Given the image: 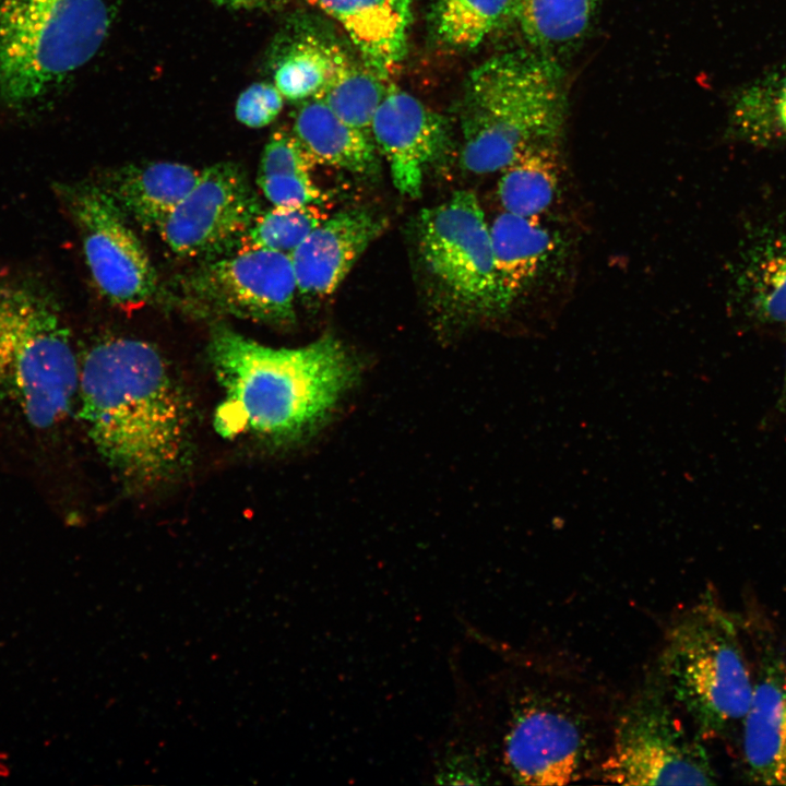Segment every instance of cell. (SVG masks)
<instances>
[{"label": "cell", "instance_id": "cell-1", "mask_svg": "<svg viewBox=\"0 0 786 786\" xmlns=\"http://www.w3.org/2000/svg\"><path fill=\"white\" fill-rule=\"evenodd\" d=\"M79 416L97 453L131 489L177 479L192 456V407L150 343L110 337L80 359Z\"/></svg>", "mask_w": 786, "mask_h": 786}, {"label": "cell", "instance_id": "cell-2", "mask_svg": "<svg viewBox=\"0 0 786 786\" xmlns=\"http://www.w3.org/2000/svg\"><path fill=\"white\" fill-rule=\"evenodd\" d=\"M207 356L223 393L214 416L216 431L274 446L314 434L357 378L355 361L332 335L281 348L217 324L211 330Z\"/></svg>", "mask_w": 786, "mask_h": 786}, {"label": "cell", "instance_id": "cell-3", "mask_svg": "<svg viewBox=\"0 0 786 786\" xmlns=\"http://www.w3.org/2000/svg\"><path fill=\"white\" fill-rule=\"evenodd\" d=\"M567 108L561 63L533 49L491 57L466 80L460 110L463 168L490 174L526 148L559 145Z\"/></svg>", "mask_w": 786, "mask_h": 786}, {"label": "cell", "instance_id": "cell-4", "mask_svg": "<svg viewBox=\"0 0 786 786\" xmlns=\"http://www.w3.org/2000/svg\"><path fill=\"white\" fill-rule=\"evenodd\" d=\"M79 376L53 294L33 279L0 277V401L32 427L49 429L71 410Z\"/></svg>", "mask_w": 786, "mask_h": 786}, {"label": "cell", "instance_id": "cell-5", "mask_svg": "<svg viewBox=\"0 0 786 786\" xmlns=\"http://www.w3.org/2000/svg\"><path fill=\"white\" fill-rule=\"evenodd\" d=\"M738 629L733 616L706 598L681 612L666 632L663 683L701 738L741 725L750 705L755 677Z\"/></svg>", "mask_w": 786, "mask_h": 786}, {"label": "cell", "instance_id": "cell-6", "mask_svg": "<svg viewBox=\"0 0 786 786\" xmlns=\"http://www.w3.org/2000/svg\"><path fill=\"white\" fill-rule=\"evenodd\" d=\"M119 0H0V96L20 107L86 64Z\"/></svg>", "mask_w": 786, "mask_h": 786}, {"label": "cell", "instance_id": "cell-7", "mask_svg": "<svg viewBox=\"0 0 786 786\" xmlns=\"http://www.w3.org/2000/svg\"><path fill=\"white\" fill-rule=\"evenodd\" d=\"M417 237L422 266L448 312L480 319L507 311L489 226L473 191H456L422 210Z\"/></svg>", "mask_w": 786, "mask_h": 786}, {"label": "cell", "instance_id": "cell-8", "mask_svg": "<svg viewBox=\"0 0 786 786\" xmlns=\"http://www.w3.org/2000/svg\"><path fill=\"white\" fill-rule=\"evenodd\" d=\"M669 699L664 683L655 682L629 702L600 765L602 779L623 785L715 784L705 747L687 731Z\"/></svg>", "mask_w": 786, "mask_h": 786}, {"label": "cell", "instance_id": "cell-9", "mask_svg": "<svg viewBox=\"0 0 786 786\" xmlns=\"http://www.w3.org/2000/svg\"><path fill=\"white\" fill-rule=\"evenodd\" d=\"M56 192L79 230L100 295L127 310L151 302L158 291L156 271L129 218L100 182H61Z\"/></svg>", "mask_w": 786, "mask_h": 786}, {"label": "cell", "instance_id": "cell-10", "mask_svg": "<svg viewBox=\"0 0 786 786\" xmlns=\"http://www.w3.org/2000/svg\"><path fill=\"white\" fill-rule=\"evenodd\" d=\"M296 291L290 255L266 249H238L203 261L178 284V297L193 314L272 325L294 322Z\"/></svg>", "mask_w": 786, "mask_h": 786}, {"label": "cell", "instance_id": "cell-11", "mask_svg": "<svg viewBox=\"0 0 786 786\" xmlns=\"http://www.w3.org/2000/svg\"><path fill=\"white\" fill-rule=\"evenodd\" d=\"M591 738L582 713L567 699L534 691L512 710L502 737V766L516 784L565 785L584 774Z\"/></svg>", "mask_w": 786, "mask_h": 786}, {"label": "cell", "instance_id": "cell-12", "mask_svg": "<svg viewBox=\"0 0 786 786\" xmlns=\"http://www.w3.org/2000/svg\"><path fill=\"white\" fill-rule=\"evenodd\" d=\"M260 209L245 169L223 162L203 168L157 231L176 254L207 261L237 250Z\"/></svg>", "mask_w": 786, "mask_h": 786}, {"label": "cell", "instance_id": "cell-13", "mask_svg": "<svg viewBox=\"0 0 786 786\" xmlns=\"http://www.w3.org/2000/svg\"><path fill=\"white\" fill-rule=\"evenodd\" d=\"M370 133L389 164L395 188L410 198L420 195L426 171L445 157L450 146L444 117L397 88L385 91Z\"/></svg>", "mask_w": 786, "mask_h": 786}, {"label": "cell", "instance_id": "cell-14", "mask_svg": "<svg viewBox=\"0 0 786 786\" xmlns=\"http://www.w3.org/2000/svg\"><path fill=\"white\" fill-rule=\"evenodd\" d=\"M385 227L384 217L366 209L325 218L290 253L297 291L309 299L333 294Z\"/></svg>", "mask_w": 786, "mask_h": 786}, {"label": "cell", "instance_id": "cell-15", "mask_svg": "<svg viewBox=\"0 0 786 786\" xmlns=\"http://www.w3.org/2000/svg\"><path fill=\"white\" fill-rule=\"evenodd\" d=\"M741 725L749 778L786 786V667L781 662H762Z\"/></svg>", "mask_w": 786, "mask_h": 786}, {"label": "cell", "instance_id": "cell-16", "mask_svg": "<svg viewBox=\"0 0 786 786\" xmlns=\"http://www.w3.org/2000/svg\"><path fill=\"white\" fill-rule=\"evenodd\" d=\"M347 33L365 64L389 74L403 59L412 20V0H307Z\"/></svg>", "mask_w": 786, "mask_h": 786}, {"label": "cell", "instance_id": "cell-17", "mask_svg": "<svg viewBox=\"0 0 786 786\" xmlns=\"http://www.w3.org/2000/svg\"><path fill=\"white\" fill-rule=\"evenodd\" d=\"M203 174L177 162L122 166L100 182L124 215L144 230H158Z\"/></svg>", "mask_w": 786, "mask_h": 786}, {"label": "cell", "instance_id": "cell-18", "mask_svg": "<svg viewBox=\"0 0 786 786\" xmlns=\"http://www.w3.org/2000/svg\"><path fill=\"white\" fill-rule=\"evenodd\" d=\"M293 133L317 165L357 175H374L379 169L372 135L344 121L318 97L301 102Z\"/></svg>", "mask_w": 786, "mask_h": 786}, {"label": "cell", "instance_id": "cell-19", "mask_svg": "<svg viewBox=\"0 0 786 786\" xmlns=\"http://www.w3.org/2000/svg\"><path fill=\"white\" fill-rule=\"evenodd\" d=\"M489 230L500 287L511 306L547 270L557 245L539 217L504 211L493 219Z\"/></svg>", "mask_w": 786, "mask_h": 786}, {"label": "cell", "instance_id": "cell-20", "mask_svg": "<svg viewBox=\"0 0 786 786\" xmlns=\"http://www.w3.org/2000/svg\"><path fill=\"white\" fill-rule=\"evenodd\" d=\"M598 0H517L515 20L531 49L560 63L591 32Z\"/></svg>", "mask_w": 786, "mask_h": 786}, {"label": "cell", "instance_id": "cell-21", "mask_svg": "<svg viewBox=\"0 0 786 786\" xmlns=\"http://www.w3.org/2000/svg\"><path fill=\"white\" fill-rule=\"evenodd\" d=\"M737 284L753 314L786 323V227L769 229L753 240Z\"/></svg>", "mask_w": 786, "mask_h": 786}, {"label": "cell", "instance_id": "cell-22", "mask_svg": "<svg viewBox=\"0 0 786 786\" xmlns=\"http://www.w3.org/2000/svg\"><path fill=\"white\" fill-rule=\"evenodd\" d=\"M501 171L498 196L504 211L524 217H540L551 206L559 190V145L526 148Z\"/></svg>", "mask_w": 786, "mask_h": 786}, {"label": "cell", "instance_id": "cell-23", "mask_svg": "<svg viewBox=\"0 0 786 786\" xmlns=\"http://www.w3.org/2000/svg\"><path fill=\"white\" fill-rule=\"evenodd\" d=\"M315 165L293 132L277 131L264 146L258 184L274 206L317 204L323 195L310 177Z\"/></svg>", "mask_w": 786, "mask_h": 786}, {"label": "cell", "instance_id": "cell-24", "mask_svg": "<svg viewBox=\"0 0 786 786\" xmlns=\"http://www.w3.org/2000/svg\"><path fill=\"white\" fill-rule=\"evenodd\" d=\"M326 46L330 72L317 97L344 121L370 133L372 118L385 94L380 75L367 64H359L337 44L326 41Z\"/></svg>", "mask_w": 786, "mask_h": 786}, {"label": "cell", "instance_id": "cell-25", "mask_svg": "<svg viewBox=\"0 0 786 786\" xmlns=\"http://www.w3.org/2000/svg\"><path fill=\"white\" fill-rule=\"evenodd\" d=\"M516 1L433 0L432 20L437 36L451 48H475L515 20Z\"/></svg>", "mask_w": 786, "mask_h": 786}, {"label": "cell", "instance_id": "cell-26", "mask_svg": "<svg viewBox=\"0 0 786 786\" xmlns=\"http://www.w3.org/2000/svg\"><path fill=\"white\" fill-rule=\"evenodd\" d=\"M281 44L272 59L273 84L290 102L317 97L330 72L326 41L305 35Z\"/></svg>", "mask_w": 786, "mask_h": 786}, {"label": "cell", "instance_id": "cell-27", "mask_svg": "<svg viewBox=\"0 0 786 786\" xmlns=\"http://www.w3.org/2000/svg\"><path fill=\"white\" fill-rule=\"evenodd\" d=\"M325 218L317 204L274 206L261 211L238 249H266L290 255Z\"/></svg>", "mask_w": 786, "mask_h": 786}, {"label": "cell", "instance_id": "cell-28", "mask_svg": "<svg viewBox=\"0 0 786 786\" xmlns=\"http://www.w3.org/2000/svg\"><path fill=\"white\" fill-rule=\"evenodd\" d=\"M733 116L736 124L757 136L786 135V67L743 88Z\"/></svg>", "mask_w": 786, "mask_h": 786}, {"label": "cell", "instance_id": "cell-29", "mask_svg": "<svg viewBox=\"0 0 786 786\" xmlns=\"http://www.w3.org/2000/svg\"><path fill=\"white\" fill-rule=\"evenodd\" d=\"M284 99L273 83H253L238 96L235 107L236 118L249 128L265 127L279 115Z\"/></svg>", "mask_w": 786, "mask_h": 786}, {"label": "cell", "instance_id": "cell-30", "mask_svg": "<svg viewBox=\"0 0 786 786\" xmlns=\"http://www.w3.org/2000/svg\"><path fill=\"white\" fill-rule=\"evenodd\" d=\"M437 776L445 779L458 778V783L465 784H475L476 781L478 784L481 783L480 777H485L486 773L481 772L479 764L473 757L456 754L444 758L443 766ZM454 779L452 783H454Z\"/></svg>", "mask_w": 786, "mask_h": 786}, {"label": "cell", "instance_id": "cell-31", "mask_svg": "<svg viewBox=\"0 0 786 786\" xmlns=\"http://www.w3.org/2000/svg\"><path fill=\"white\" fill-rule=\"evenodd\" d=\"M218 7L235 11L273 10L278 8L284 0H211Z\"/></svg>", "mask_w": 786, "mask_h": 786}]
</instances>
